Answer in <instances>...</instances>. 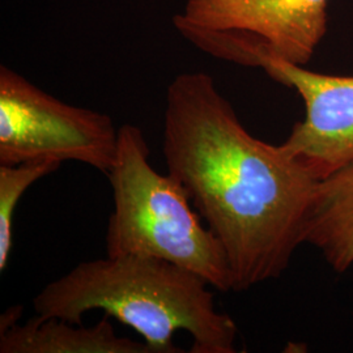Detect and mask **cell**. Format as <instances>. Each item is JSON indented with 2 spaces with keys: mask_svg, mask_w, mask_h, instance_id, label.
Instances as JSON below:
<instances>
[{
  "mask_svg": "<svg viewBox=\"0 0 353 353\" xmlns=\"http://www.w3.org/2000/svg\"><path fill=\"white\" fill-rule=\"evenodd\" d=\"M328 0H188L173 17L196 49L242 67L305 65L327 30Z\"/></svg>",
  "mask_w": 353,
  "mask_h": 353,
  "instance_id": "cell-4",
  "label": "cell"
},
{
  "mask_svg": "<svg viewBox=\"0 0 353 353\" xmlns=\"http://www.w3.org/2000/svg\"><path fill=\"white\" fill-rule=\"evenodd\" d=\"M314 246L336 272L353 265V161L318 181L305 225Z\"/></svg>",
  "mask_w": 353,
  "mask_h": 353,
  "instance_id": "cell-8",
  "label": "cell"
},
{
  "mask_svg": "<svg viewBox=\"0 0 353 353\" xmlns=\"http://www.w3.org/2000/svg\"><path fill=\"white\" fill-rule=\"evenodd\" d=\"M210 284L164 259L143 255L83 262L49 283L33 299L37 316L81 325L102 310L135 330L152 353H183L173 343L179 330L192 339L191 353H236L237 325L217 310Z\"/></svg>",
  "mask_w": 353,
  "mask_h": 353,
  "instance_id": "cell-2",
  "label": "cell"
},
{
  "mask_svg": "<svg viewBox=\"0 0 353 353\" xmlns=\"http://www.w3.org/2000/svg\"><path fill=\"white\" fill-rule=\"evenodd\" d=\"M0 353H152L145 343L121 338L109 316L93 327L36 316L0 332Z\"/></svg>",
  "mask_w": 353,
  "mask_h": 353,
  "instance_id": "cell-7",
  "label": "cell"
},
{
  "mask_svg": "<svg viewBox=\"0 0 353 353\" xmlns=\"http://www.w3.org/2000/svg\"><path fill=\"white\" fill-rule=\"evenodd\" d=\"M114 210L106 230V255L164 259L204 279L220 292L234 290L221 242L194 212L185 189L150 163L143 130L118 128V151L108 173Z\"/></svg>",
  "mask_w": 353,
  "mask_h": 353,
  "instance_id": "cell-3",
  "label": "cell"
},
{
  "mask_svg": "<svg viewBox=\"0 0 353 353\" xmlns=\"http://www.w3.org/2000/svg\"><path fill=\"white\" fill-rule=\"evenodd\" d=\"M21 316V306L10 307L0 318V332L12 327L17 323V319Z\"/></svg>",
  "mask_w": 353,
  "mask_h": 353,
  "instance_id": "cell-10",
  "label": "cell"
},
{
  "mask_svg": "<svg viewBox=\"0 0 353 353\" xmlns=\"http://www.w3.org/2000/svg\"><path fill=\"white\" fill-rule=\"evenodd\" d=\"M163 154L227 252L234 290L288 268L318 179L283 144L252 137L212 76L183 72L168 87Z\"/></svg>",
  "mask_w": 353,
  "mask_h": 353,
  "instance_id": "cell-1",
  "label": "cell"
},
{
  "mask_svg": "<svg viewBox=\"0 0 353 353\" xmlns=\"http://www.w3.org/2000/svg\"><path fill=\"white\" fill-rule=\"evenodd\" d=\"M262 70L296 89L305 103L303 121L283 145L318 181L352 163L353 76L318 74L284 61H268Z\"/></svg>",
  "mask_w": 353,
  "mask_h": 353,
  "instance_id": "cell-6",
  "label": "cell"
},
{
  "mask_svg": "<svg viewBox=\"0 0 353 353\" xmlns=\"http://www.w3.org/2000/svg\"><path fill=\"white\" fill-rule=\"evenodd\" d=\"M117 151L112 117L61 101L0 67V165L77 161L108 174Z\"/></svg>",
  "mask_w": 353,
  "mask_h": 353,
  "instance_id": "cell-5",
  "label": "cell"
},
{
  "mask_svg": "<svg viewBox=\"0 0 353 353\" xmlns=\"http://www.w3.org/2000/svg\"><path fill=\"white\" fill-rule=\"evenodd\" d=\"M58 161H28L0 165V271L10 259L13 241V216L26 190L43 176L57 172Z\"/></svg>",
  "mask_w": 353,
  "mask_h": 353,
  "instance_id": "cell-9",
  "label": "cell"
}]
</instances>
